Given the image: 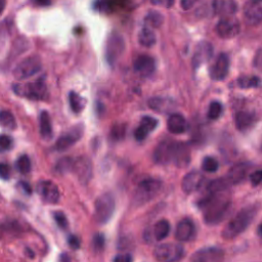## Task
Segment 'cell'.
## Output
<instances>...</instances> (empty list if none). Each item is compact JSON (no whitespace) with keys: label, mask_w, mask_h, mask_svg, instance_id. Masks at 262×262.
Segmentation results:
<instances>
[{"label":"cell","mask_w":262,"mask_h":262,"mask_svg":"<svg viewBox=\"0 0 262 262\" xmlns=\"http://www.w3.org/2000/svg\"><path fill=\"white\" fill-rule=\"evenodd\" d=\"M69 102H70V106H71L72 111L76 114L81 113L82 111L85 109L86 104H87V100L83 96L78 94L75 92L70 93Z\"/></svg>","instance_id":"f546056e"},{"label":"cell","mask_w":262,"mask_h":262,"mask_svg":"<svg viewBox=\"0 0 262 262\" xmlns=\"http://www.w3.org/2000/svg\"><path fill=\"white\" fill-rule=\"evenodd\" d=\"M6 5V0H0V16L4 12V8Z\"/></svg>","instance_id":"816d5d0a"},{"label":"cell","mask_w":262,"mask_h":262,"mask_svg":"<svg viewBox=\"0 0 262 262\" xmlns=\"http://www.w3.org/2000/svg\"><path fill=\"white\" fill-rule=\"evenodd\" d=\"M223 114V105L219 102H212L208 109V118L211 120L218 119Z\"/></svg>","instance_id":"74e56055"},{"label":"cell","mask_w":262,"mask_h":262,"mask_svg":"<svg viewBox=\"0 0 262 262\" xmlns=\"http://www.w3.org/2000/svg\"><path fill=\"white\" fill-rule=\"evenodd\" d=\"M241 25L233 17L223 18L216 26V33L220 38L231 39L239 35Z\"/></svg>","instance_id":"30bf717a"},{"label":"cell","mask_w":262,"mask_h":262,"mask_svg":"<svg viewBox=\"0 0 262 262\" xmlns=\"http://www.w3.org/2000/svg\"><path fill=\"white\" fill-rule=\"evenodd\" d=\"M236 127L240 131H247L255 123V115L253 113L247 112V111H242L235 116Z\"/></svg>","instance_id":"4316f807"},{"label":"cell","mask_w":262,"mask_h":262,"mask_svg":"<svg viewBox=\"0 0 262 262\" xmlns=\"http://www.w3.org/2000/svg\"><path fill=\"white\" fill-rule=\"evenodd\" d=\"M135 72L144 77H149L155 72L156 63L155 59L148 55L138 56L133 62Z\"/></svg>","instance_id":"d6986e66"},{"label":"cell","mask_w":262,"mask_h":262,"mask_svg":"<svg viewBox=\"0 0 262 262\" xmlns=\"http://www.w3.org/2000/svg\"><path fill=\"white\" fill-rule=\"evenodd\" d=\"M14 89L17 94L29 99L44 100L48 94L46 84L42 80H36V81L25 84H17L14 86Z\"/></svg>","instance_id":"5b68a950"},{"label":"cell","mask_w":262,"mask_h":262,"mask_svg":"<svg viewBox=\"0 0 262 262\" xmlns=\"http://www.w3.org/2000/svg\"><path fill=\"white\" fill-rule=\"evenodd\" d=\"M229 71V57L226 54H220L209 69L210 78L221 81L226 78Z\"/></svg>","instance_id":"7c38bea8"},{"label":"cell","mask_w":262,"mask_h":262,"mask_svg":"<svg viewBox=\"0 0 262 262\" xmlns=\"http://www.w3.org/2000/svg\"><path fill=\"white\" fill-rule=\"evenodd\" d=\"M251 166L248 163H239L231 167L225 176L229 185H238L243 181L250 171Z\"/></svg>","instance_id":"ffe728a7"},{"label":"cell","mask_w":262,"mask_h":262,"mask_svg":"<svg viewBox=\"0 0 262 262\" xmlns=\"http://www.w3.org/2000/svg\"><path fill=\"white\" fill-rule=\"evenodd\" d=\"M261 81L257 76H243L240 77L237 81V84L241 88H256L260 85Z\"/></svg>","instance_id":"d6a6232c"},{"label":"cell","mask_w":262,"mask_h":262,"mask_svg":"<svg viewBox=\"0 0 262 262\" xmlns=\"http://www.w3.org/2000/svg\"><path fill=\"white\" fill-rule=\"evenodd\" d=\"M73 165H74V160L69 157H65L57 161L55 170L59 174H66L70 172V171H72Z\"/></svg>","instance_id":"836d02e7"},{"label":"cell","mask_w":262,"mask_h":262,"mask_svg":"<svg viewBox=\"0 0 262 262\" xmlns=\"http://www.w3.org/2000/svg\"><path fill=\"white\" fill-rule=\"evenodd\" d=\"M149 107L158 113H169L175 109V103L168 97H152L149 100Z\"/></svg>","instance_id":"484cf974"},{"label":"cell","mask_w":262,"mask_h":262,"mask_svg":"<svg viewBox=\"0 0 262 262\" xmlns=\"http://www.w3.org/2000/svg\"><path fill=\"white\" fill-rule=\"evenodd\" d=\"M126 125L125 124H116L111 130V137L114 140H121L125 137Z\"/></svg>","instance_id":"f35d334b"},{"label":"cell","mask_w":262,"mask_h":262,"mask_svg":"<svg viewBox=\"0 0 262 262\" xmlns=\"http://www.w3.org/2000/svg\"><path fill=\"white\" fill-rule=\"evenodd\" d=\"M157 126H158L157 119L150 116L144 117L142 121H140V124L134 131L135 139L138 140V142H143V140H145L148 137V135L152 132Z\"/></svg>","instance_id":"603a6c76"},{"label":"cell","mask_w":262,"mask_h":262,"mask_svg":"<svg viewBox=\"0 0 262 262\" xmlns=\"http://www.w3.org/2000/svg\"><path fill=\"white\" fill-rule=\"evenodd\" d=\"M93 247L95 252H102L105 248V237L102 234H97L94 237Z\"/></svg>","instance_id":"60d3db41"},{"label":"cell","mask_w":262,"mask_h":262,"mask_svg":"<svg viewBox=\"0 0 262 262\" xmlns=\"http://www.w3.org/2000/svg\"><path fill=\"white\" fill-rule=\"evenodd\" d=\"M11 167L5 163H0V177L4 180H8L11 178Z\"/></svg>","instance_id":"7bdbcfd3"},{"label":"cell","mask_w":262,"mask_h":262,"mask_svg":"<svg viewBox=\"0 0 262 262\" xmlns=\"http://www.w3.org/2000/svg\"><path fill=\"white\" fill-rule=\"evenodd\" d=\"M0 126L7 130H15L17 128L15 116L8 111H1L0 112Z\"/></svg>","instance_id":"1f68e13d"},{"label":"cell","mask_w":262,"mask_h":262,"mask_svg":"<svg viewBox=\"0 0 262 262\" xmlns=\"http://www.w3.org/2000/svg\"><path fill=\"white\" fill-rule=\"evenodd\" d=\"M131 260H132V257L129 254H120L114 259V261L116 262H129Z\"/></svg>","instance_id":"7dc6e473"},{"label":"cell","mask_w":262,"mask_h":262,"mask_svg":"<svg viewBox=\"0 0 262 262\" xmlns=\"http://www.w3.org/2000/svg\"><path fill=\"white\" fill-rule=\"evenodd\" d=\"M173 140L165 139L161 142L154 152V161L160 165H167L172 163V154L174 148Z\"/></svg>","instance_id":"4fadbf2b"},{"label":"cell","mask_w":262,"mask_h":262,"mask_svg":"<svg viewBox=\"0 0 262 262\" xmlns=\"http://www.w3.org/2000/svg\"><path fill=\"white\" fill-rule=\"evenodd\" d=\"M37 190L41 199L48 204H56L59 201L60 194L58 187L53 181H41L37 187Z\"/></svg>","instance_id":"9a60e30c"},{"label":"cell","mask_w":262,"mask_h":262,"mask_svg":"<svg viewBox=\"0 0 262 262\" xmlns=\"http://www.w3.org/2000/svg\"><path fill=\"white\" fill-rule=\"evenodd\" d=\"M17 168L23 174L30 173V171H31V161H30L29 157L26 155L19 157L17 161Z\"/></svg>","instance_id":"8d00e7d4"},{"label":"cell","mask_w":262,"mask_h":262,"mask_svg":"<svg viewBox=\"0 0 262 262\" xmlns=\"http://www.w3.org/2000/svg\"><path fill=\"white\" fill-rule=\"evenodd\" d=\"M19 186L21 187V188L25 191V193H26L27 195H31L32 189H31V187H30L28 184H26V183H19Z\"/></svg>","instance_id":"c3c4849f"},{"label":"cell","mask_w":262,"mask_h":262,"mask_svg":"<svg viewBox=\"0 0 262 262\" xmlns=\"http://www.w3.org/2000/svg\"><path fill=\"white\" fill-rule=\"evenodd\" d=\"M12 144H13V140L11 136L5 135V134L0 135V150H9L12 147Z\"/></svg>","instance_id":"b9f144b4"},{"label":"cell","mask_w":262,"mask_h":262,"mask_svg":"<svg viewBox=\"0 0 262 262\" xmlns=\"http://www.w3.org/2000/svg\"><path fill=\"white\" fill-rule=\"evenodd\" d=\"M213 56V46L210 42L202 41L200 42L196 49L195 54L193 56V66L195 69L202 66L203 64L209 62V60Z\"/></svg>","instance_id":"ac0fdd59"},{"label":"cell","mask_w":262,"mask_h":262,"mask_svg":"<svg viewBox=\"0 0 262 262\" xmlns=\"http://www.w3.org/2000/svg\"><path fill=\"white\" fill-rule=\"evenodd\" d=\"M254 1H260V0H254Z\"/></svg>","instance_id":"f5cc1de1"},{"label":"cell","mask_w":262,"mask_h":262,"mask_svg":"<svg viewBox=\"0 0 262 262\" xmlns=\"http://www.w3.org/2000/svg\"><path fill=\"white\" fill-rule=\"evenodd\" d=\"M163 21H164L163 16L158 12H150L146 18V23L150 28L161 27V25L163 24Z\"/></svg>","instance_id":"e575fe53"},{"label":"cell","mask_w":262,"mask_h":262,"mask_svg":"<svg viewBox=\"0 0 262 262\" xmlns=\"http://www.w3.org/2000/svg\"><path fill=\"white\" fill-rule=\"evenodd\" d=\"M204 183L205 177L202 173L199 172V171H191L181 181V188H183L186 194H191L200 189Z\"/></svg>","instance_id":"e0dca14e"},{"label":"cell","mask_w":262,"mask_h":262,"mask_svg":"<svg viewBox=\"0 0 262 262\" xmlns=\"http://www.w3.org/2000/svg\"><path fill=\"white\" fill-rule=\"evenodd\" d=\"M253 64L258 71L262 72V47L256 53V55L254 56Z\"/></svg>","instance_id":"f6af8a7d"},{"label":"cell","mask_w":262,"mask_h":262,"mask_svg":"<svg viewBox=\"0 0 262 262\" xmlns=\"http://www.w3.org/2000/svg\"><path fill=\"white\" fill-rule=\"evenodd\" d=\"M163 184L162 181H160L158 179H145L140 183L133 196V202L135 205L142 206L147 203H149L150 201H152L155 199L159 194L160 191L162 190Z\"/></svg>","instance_id":"3957f363"},{"label":"cell","mask_w":262,"mask_h":262,"mask_svg":"<svg viewBox=\"0 0 262 262\" xmlns=\"http://www.w3.org/2000/svg\"><path fill=\"white\" fill-rule=\"evenodd\" d=\"M115 199L111 194L98 197L94 204V219L98 225H106L112 218L115 211Z\"/></svg>","instance_id":"277c9868"},{"label":"cell","mask_w":262,"mask_h":262,"mask_svg":"<svg viewBox=\"0 0 262 262\" xmlns=\"http://www.w3.org/2000/svg\"><path fill=\"white\" fill-rule=\"evenodd\" d=\"M39 128H40V134H41L43 139L49 140L53 137L52 120H50V116L46 111H43V112H41V114H40Z\"/></svg>","instance_id":"83f0119b"},{"label":"cell","mask_w":262,"mask_h":262,"mask_svg":"<svg viewBox=\"0 0 262 262\" xmlns=\"http://www.w3.org/2000/svg\"><path fill=\"white\" fill-rule=\"evenodd\" d=\"M195 225L189 219H184L178 223L175 229V238L179 242H187L195 236Z\"/></svg>","instance_id":"cb8c5ba5"},{"label":"cell","mask_w":262,"mask_h":262,"mask_svg":"<svg viewBox=\"0 0 262 262\" xmlns=\"http://www.w3.org/2000/svg\"><path fill=\"white\" fill-rule=\"evenodd\" d=\"M170 224L167 220H160L154 225L153 236L156 241H162L168 237L170 233Z\"/></svg>","instance_id":"4dcf8cb0"},{"label":"cell","mask_w":262,"mask_h":262,"mask_svg":"<svg viewBox=\"0 0 262 262\" xmlns=\"http://www.w3.org/2000/svg\"><path fill=\"white\" fill-rule=\"evenodd\" d=\"M181 5H183V7L185 9H188L189 7H191V1L190 0H181Z\"/></svg>","instance_id":"f907efd6"},{"label":"cell","mask_w":262,"mask_h":262,"mask_svg":"<svg viewBox=\"0 0 262 262\" xmlns=\"http://www.w3.org/2000/svg\"><path fill=\"white\" fill-rule=\"evenodd\" d=\"M213 9L221 19L233 17L238 11V3L235 0H214Z\"/></svg>","instance_id":"7402d4cb"},{"label":"cell","mask_w":262,"mask_h":262,"mask_svg":"<svg viewBox=\"0 0 262 262\" xmlns=\"http://www.w3.org/2000/svg\"><path fill=\"white\" fill-rule=\"evenodd\" d=\"M225 252L217 247H207L196 251L190 257L191 261L195 262H218L224 260Z\"/></svg>","instance_id":"5bb4252c"},{"label":"cell","mask_w":262,"mask_h":262,"mask_svg":"<svg viewBox=\"0 0 262 262\" xmlns=\"http://www.w3.org/2000/svg\"><path fill=\"white\" fill-rule=\"evenodd\" d=\"M218 168H219V163L215 158L213 157L204 158L202 162V169L205 171V172L213 173V172H216Z\"/></svg>","instance_id":"d590c367"},{"label":"cell","mask_w":262,"mask_h":262,"mask_svg":"<svg viewBox=\"0 0 262 262\" xmlns=\"http://www.w3.org/2000/svg\"><path fill=\"white\" fill-rule=\"evenodd\" d=\"M257 214V208L255 206L245 207L231 218L223 230V237L225 240H233L243 234L250 226Z\"/></svg>","instance_id":"7a4b0ae2"},{"label":"cell","mask_w":262,"mask_h":262,"mask_svg":"<svg viewBox=\"0 0 262 262\" xmlns=\"http://www.w3.org/2000/svg\"><path fill=\"white\" fill-rule=\"evenodd\" d=\"M125 49V42L122 36L119 34H112L107 42L106 46V58L110 66H114L121 55Z\"/></svg>","instance_id":"ba28073f"},{"label":"cell","mask_w":262,"mask_h":262,"mask_svg":"<svg viewBox=\"0 0 262 262\" xmlns=\"http://www.w3.org/2000/svg\"><path fill=\"white\" fill-rule=\"evenodd\" d=\"M83 125H77L70 129L67 133L60 136L56 144V149L58 152H65L72 146H74L83 135Z\"/></svg>","instance_id":"8fae6325"},{"label":"cell","mask_w":262,"mask_h":262,"mask_svg":"<svg viewBox=\"0 0 262 262\" xmlns=\"http://www.w3.org/2000/svg\"><path fill=\"white\" fill-rule=\"evenodd\" d=\"M33 1L38 4V5H42V6H47L50 3H52V0H33Z\"/></svg>","instance_id":"681fc988"},{"label":"cell","mask_w":262,"mask_h":262,"mask_svg":"<svg viewBox=\"0 0 262 262\" xmlns=\"http://www.w3.org/2000/svg\"><path fill=\"white\" fill-rule=\"evenodd\" d=\"M154 256L158 261L174 262L185 256V249L177 244H162L155 248Z\"/></svg>","instance_id":"52a82bcc"},{"label":"cell","mask_w":262,"mask_h":262,"mask_svg":"<svg viewBox=\"0 0 262 262\" xmlns=\"http://www.w3.org/2000/svg\"><path fill=\"white\" fill-rule=\"evenodd\" d=\"M42 69L41 59L37 56H31L23 59L14 70V77L18 81H22L34 76Z\"/></svg>","instance_id":"8992f818"},{"label":"cell","mask_w":262,"mask_h":262,"mask_svg":"<svg viewBox=\"0 0 262 262\" xmlns=\"http://www.w3.org/2000/svg\"><path fill=\"white\" fill-rule=\"evenodd\" d=\"M244 17L250 25H258L262 22V6L258 1H249L244 6Z\"/></svg>","instance_id":"44dd1931"},{"label":"cell","mask_w":262,"mask_h":262,"mask_svg":"<svg viewBox=\"0 0 262 262\" xmlns=\"http://www.w3.org/2000/svg\"><path fill=\"white\" fill-rule=\"evenodd\" d=\"M68 243L73 250H77L80 248V240L75 236H70L68 239Z\"/></svg>","instance_id":"bcb514c9"},{"label":"cell","mask_w":262,"mask_h":262,"mask_svg":"<svg viewBox=\"0 0 262 262\" xmlns=\"http://www.w3.org/2000/svg\"><path fill=\"white\" fill-rule=\"evenodd\" d=\"M188 124L186 118L180 114L170 115L167 121V128L171 133L183 134L187 130Z\"/></svg>","instance_id":"d4e9b609"},{"label":"cell","mask_w":262,"mask_h":262,"mask_svg":"<svg viewBox=\"0 0 262 262\" xmlns=\"http://www.w3.org/2000/svg\"><path fill=\"white\" fill-rule=\"evenodd\" d=\"M54 217L56 225L59 226V228L62 229H67L69 226V223L67 216L64 214V212H60V211H56V212L54 213Z\"/></svg>","instance_id":"ab89813d"},{"label":"cell","mask_w":262,"mask_h":262,"mask_svg":"<svg viewBox=\"0 0 262 262\" xmlns=\"http://www.w3.org/2000/svg\"><path fill=\"white\" fill-rule=\"evenodd\" d=\"M156 41H157L156 34L154 33L152 28L148 26L140 30V32L138 34V42L140 45L150 48L155 45Z\"/></svg>","instance_id":"f1b7e54d"},{"label":"cell","mask_w":262,"mask_h":262,"mask_svg":"<svg viewBox=\"0 0 262 262\" xmlns=\"http://www.w3.org/2000/svg\"><path fill=\"white\" fill-rule=\"evenodd\" d=\"M190 163V149L185 143H174L172 164L178 168H186Z\"/></svg>","instance_id":"2e32d148"},{"label":"cell","mask_w":262,"mask_h":262,"mask_svg":"<svg viewBox=\"0 0 262 262\" xmlns=\"http://www.w3.org/2000/svg\"><path fill=\"white\" fill-rule=\"evenodd\" d=\"M72 171L80 183L82 185H87L94 175L92 160L86 156L79 157L74 161Z\"/></svg>","instance_id":"9c48e42d"},{"label":"cell","mask_w":262,"mask_h":262,"mask_svg":"<svg viewBox=\"0 0 262 262\" xmlns=\"http://www.w3.org/2000/svg\"><path fill=\"white\" fill-rule=\"evenodd\" d=\"M201 208L203 209L204 221L209 225H216L224 221L231 210V198L228 189L217 193H207L201 201Z\"/></svg>","instance_id":"6da1fadb"},{"label":"cell","mask_w":262,"mask_h":262,"mask_svg":"<svg viewBox=\"0 0 262 262\" xmlns=\"http://www.w3.org/2000/svg\"><path fill=\"white\" fill-rule=\"evenodd\" d=\"M250 183L252 186H258L262 183V170H257L250 176Z\"/></svg>","instance_id":"ee69618b"}]
</instances>
